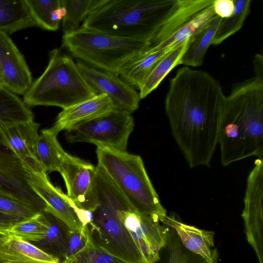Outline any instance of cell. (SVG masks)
<instances>
[{
    "mask_svg": "<svg viewBox=\"0 0 263 263\" xmlns=\"http://www.w3.org/2000/svg\"><path fill=\"white\" fill-rule=\"evenodd\" d=\"M35 26L56 31L65 13L61 0H25Z\"/></svg>",
    "mask_w": 263,
    "mask_h": 263,
    "instance_id": "cell-25",
    "label": "cell"
},
{
    "mask_svg": "<svg viewBox=\"0 0 263 263\" xmlns=\"http://www.w3.org/2000/svg\"><path fill=\"white\" fill-rule=\"evenodd\" d=\"M29 175L23 162L0 140V191L42 213L47 205L29 184Z\"/></svg>",
    "mask_w": 263,
    "mask_h": 263,
    "instance_id": "cell-11",
    "label": "cell"
},
{
    "mask_svg": "<svg viewBox=\"0 0 263 263\" xmlns=\"http://www.w3.org/2000/svg\"><path fill=\"white\" fill-rule=\"evenodd\" d=\"M134 125L130 114L115 109L69 128L65 130V135L72 143L87 142L98 147L126 152Z\"/></svg>",
    "mask_w": 263,
    "mask_h": 263,
    "instance_id": "cell-8",
    "label": "cell"
},
{
    "mask_svg": "<svg viewBox=\"0 0 263 263\" xmlns=\"http://www.w3.org/2000/svg\"><path fill=\"white\" fill-rule=\"evenodd\" d=\"M96 154L98 165L103 169L135 211L157 216L159 219L167 215L140 156L98 147Z\"/></svg>",
    "mask_w": 263,
    "mask_h": 263,
    "instance_id": "cell-6",
    "label": "cell"
},
{
    "mask_svg": "<svg viewBox=\"0 0 263 263\" xmlns=\"http://www.w3.org/2000/svg\"><path fill=\"white\" fill-rule=\"evenodd\" d=\"M77 64L88 83L98 94L107 95L115 109L131 114L138 108L140 101L139 93L124 82L118 72L99 69L81 61Z\"/></svg>",
    "mask_w": 263,
    "mask_h": 263,
    "instance_id": "cell-12",
    "label": "cell"
},
{
    "mask_svg": "<svg viewBox=\"0 0 263 263\" xmlns=\"http://www.w3.org/2000/svg\"><path fill=\"white\" fill-rule=\"evenodd\" d=\"M151 43L123 38L80 27L63 34L62 46L74 57L96 68L115 72Z\"/></svg>",
    "mask_w": 263,
    "mask_h": 263,
    "instance_id": "cell-7",
    "label": "cell"
},
{
    "mask_svg": "<svg viewBox=\"0 0 263 263\" xmlns=\"http://www.w3.org/2000/svg\"><path fill=\"white\" fill-rule=\"evenodd\" d=\"M178 0H95L81 27L149 42Z\"/></svg>",
    "mask_w": 263,
    "mask_h": 263,
    "instance_id": "cell-3",
    "label": "cell"
},
{
    "mask_svg": "<svg viewBox=\"0 0 263 263\" xmlns=\"http://www.w3.org/2000/svg\"><path fill=\"white\" fill-rule=\"evenodd\" d=\"M48 224L44 237L32 243L45 252L58 259H65L67 251L68 227L48 210L43 212Z\"/></svg>",
    "mask_w": 263,
    "mask_h": 263,
    "instance_id": "cell-23",
    "label": "cell"
},
{
    "mask_svg": "<svg viewBox=\"0 0 263 263\" xmlns=\"http://www.w3.org/2000/svg\"><path fill=\"white\" fill-rule=\"evenodd\" d=\"M48 229V222L43 212L30 219L14 225L9 234L33 243L42 240Z\"/></svg>",
    "mask_w": 263,
    "mask_h": 263,
    "instance_id": "cell-33",
    "label": "cell"
},
{
    "mask_svg": "<svg viewBox=\"0 0 263 263\" xmlns=\"http://www.w3.org/2000/svg\"><path fill=\"white\" fill-rule=\"evenodd\" d=\"M8 234L0 233V246L6 239V237H7ZM0 263H2L1 257H0Z\"/></svg>",
    "mask_w": 263,
    "mask_h": 263,
    "instance_id": "cell-39",
    "label": "cell"
},
{
    "mask_svg": "<svg viewBox=\"0 0 263 263\" xmlns=\"http://www.w3.org/2000/svg\"><path fill=\"white\" fill-rule=\"evenodd\" d=\"M255 76L263 77L262 76V57L261 55H256L254 61Z\"/></svg>",
    "mask_w": 263,
    "mask_h": 263,
    "instance_id": "cell-38",
    "label": "cell"
},
{
    "mask_svg": "<svg viewBox=\"0 0 263 263\" xmlns=\"http://www.w3.org/2000/svg\"><path fill=\"white\" fill-rule=\"evenodd\" d=\"M0 86H2V84H1V80H0Z\"/></svg>",
    "mask_w": 263,
    "mask_h": 263,
    "instance_id": "cell-40",
    "label": "cell"
},
{
    "mask_svg": "<svg viewBox=\"0 0 263 263\" xmlns=\"http://www.w3.org/2000/svg\"><path fill=\"white\" fill-rule=\"evenodd\" d=\"M119 216L144 263H153L166 241L168 227L155 215L140 214L133 209L122 210Z\"/></svg>",
    "mask_w": 263,
    "mask_h": 263,
    "instance_id": "cell-9",
    "label": "cell"
},
{
    "mask_svg": "<svg viewBox=\"0 0 263 263\" xmlns=\"http://www.w3.org/2000/svg\"><path fill=\"white\" fill-rule=\"evenodd\" d=\"M57 136L50 128L42 129L39 135L36 154L46 173L59 172L63 157L66 153L59 142Z\"/></svg>",
    "mask_w": 263,
    "mask_h": 263,
    "instance_id": "cell-26",
    "label": "cell"
},
{
    "mask_svg": "<svg viewBox=\"0 0 263 263\" xmlns=\"http://www.w3.org/2000/svg\"><path fill=\"white\" fill-rule=\"evenodd\" d=\"M0 212L27 220L42 213L0 191Z\"/></svg>",
    "mask_w": 263,
    "mask_h": 263,
    "instance_id": "cell-34",
    "label": "cell"
},
{
    "mask_svg": "<svg viewBox=\"0 0 263 263\" xmlns=\"http://www.w3.org/2000/svg\"><path fill=\"white\" fill-rule=\"evenodd\" d=\"M224 98L218 81L204 70L184 66L170 80L165 113L190 168L210 165L218 143Z\"/></svg>",
    "mask_w": 263,
    "mask_h": 263,
    "instance_id": "cell-1",
    "label": "cell"
},
{
    "mask_svg": "<svg viewBox=\"0 0 263 263\" xmlns=\"http://www.w3.org/2000/svg\"><path fill=\"white\" fill-rule=\"evenodd\" d=\"M24 220H25L0 212V233L9 234L14 225Z\"/></svg>",
    "mask_w": 263,
    "mask_h": 263,
    "instance_id": "cell-37",
    "label": "cell"
},
{
    "mask_svg": "<svg viewBox=\"0 0 263 263\" xmlns=\"http://www.w3.org/2000/svg\"><path fill=\"white\" fill-rule=\"evenodd\" d=\"M171 50H154L148 47L140 52L120 69V78L139 89L154 67Z\"/></svg>",
    "mask_w": 263,
    "mask_h": 263,
    "instance_id": "cell-21",
    "label": "cell"
},
{
    "mask_svg": "<svg viewBox=\"0 0 263 263\" xmlns=\"http://www.w3.org/2000/svg\"><path fill=\"white\" fill-rule=\"evenodd\" d=\"M43 73L33 81L23 101L28 107L53 106L65 109L97 95L72 58L55 48Z\"/></svg>",
    "mask_w": 263,
    "mask_h": 263,
    "instance_id": "cell-5",
    "label": "cell"
},
{
    "mask_svg": "<svg viewBox=\"0 0 263 263\" xmlns=\"http://www.w3.org/2000/svg\"><path fill=\"white\" fill-rule=\"evenodd\" d=\"M115 109L110 98L98 93L68 108L63 109L57 116L50 129L57 135L63 130L94 119Z\"/></svg>",
    "mask_w": 263,
    "mask_h": 263,
    "instance_id": "cell-18",
    "label": "cell"
},
{
    "mask_svg": "<svg viewBox=\"0 0 263 263\" xmlns=\"http://www.w3.org/2000/svg\"><path fill=\"white\" fill-rule=\"evenodd\" d=\"M36 26L25 0H0V31L8 34Z\"/></svg>",
    "mask_w": 263,
    "mask_h": 263,
    "instance_id": "cell-22",
    "label": "cell"
},
{
    "mask_svg": "<svg viewBox=\"0 0 263 263\" xmlns=\"http://www.w3.org/2000/svg\"><path fill=\"white\" fill-rule=\"evenodd\" d=\"M160 221L175 230L186 249L200 256L208 263L218 260V251L214 246V232L184 223L174 215H166Z\"/></svg>",
    "mask_w": 263,
    "mask_h": 263,
    "instance_id": "cell-17",
    "label": "cell"
},
{
    "mask_svg": "<svg viewBox=\"0 0 263 263\" xmlns=\"http://www.w3.org/2000/svg\"><path fill=\"white\" fill-rule=\"evenodd\" d=\"M218 260L213 263H218ZM153 263H208L200 256L186 249L175 230L168 227L166 241L159 252V259Z\"/></svg>",
    "mask_w": 263,
    "mask_h": 263,
    "instance_id": "cell-28",
    "label": "cell"
},
{
    "mask_svg": "<svg viewBox=\"0 0 263 263\" xmlns=\"http://www.w3.org/2000/svg\"><path fill=\"white\" fill-rule=\"evenodd\" d=\"M94 191L96 206L87 226L92 239L124 263H144L119 216L120 211L133 208L98 165Z\"/></svg>",
    "mask_w": 263,
    "mask_h": 263,
    "instance_id": "cell-4",
    "label": "cell"
},
{
    "mask_svg": "<svg viewBox=\"0 0 263 263\" xmlns=\"http://www.w3.org/2000/svg\"><path fill=\"white\" fill-rule=\"evenodd\" d=\"M2 263H61L32 243L8 234L0 246Z\"/></svg>",
    "mask_w": 263,
    "mask_h": 263,
    "instance_id": "cell-19",
    "label": "cell"
},
{
    "mask_svg": "<svg viewBox=\"0 0 263 263\" xmlns=\"http://www.w3.org/2000/svg\"><path fill=\"white\" fill-rule=\"evenodd\" d=\"M0 80L2 86L24 95L31 85V73L23 54L5 32L0 31Z\"/></svg>",
    "mask_w": 263,
    "mask_h": 263,
    "instance_id": "cell-16",
    "label": "cell"
},
{
    "mask_svg": "<svg viewBox=\"0 0 263 263\" xmlns=\"http://www.w3.org/2000/svg\"><path fill=\"white\" fill-rule=\"evenodd\" d=\"M28 182L34 192L46 203L49 211L62 221L69 229L81 231L83 226L79 219V210L73 201L49 180L46 173L29 171Z\"/></svg>",
    "mask_w": 263,
    "mask_h": 263,
    "instance_id": "cell-15",
    "label": "cell"
},
{
    "mask_svg": "<svg viewBox=\"0 0 263 263\" xmlns=\"http://www.w3.org/2000/svg\"><path fill=\"white\" fill-rule=\"evenodd\" d=\"M221 20V18L217 16L190 41L182 56L181 64L187 67H198L202 64L204 55L212 44Z\"/></svg>",
    "mask_w": 263,
    "mask_h": 263,
    "instance_id": "cell-27",
    "label": "cell"
},
{
    "mask_svg": "<svg viewBox=\"0 0 263 263\" xmlns=\"http://www.w3.org/2000/svg\"><path fill=\"white\" fill-rule=\"evenodd\" d=\"M34 120L31 109L18 96L0 86V124H12Z\"/></svg>",
    "mask_w": 263,
    "mask_h": 263,
    "instance_id": "cell-29",
    "label": "cell"
},
{
    "mask_svg": "<svg viewBox=\"0 0 263 263\" xmlns=\"http://www.w3.org/2000/svg\"><path fill=\"white\" fill-rule=\"evenodd\" d=\"M40 124L34 120L12 124H0V140L8 146L29 171L46 173L37 156Z\"/></svg>",
    "mask_w": 263,
    "mask_h": 263,
    "instance_id": "cell-14",
    "label": "cell"
},
{
    "mask_svg": "<svg viewBox=\"0 0 263 263\" xmlns=\"http://www.w3.org/2000/svg\"><path fill=\"white\" fill-rule=\"evenodd\" d=\"M247 179L243 220L247 240L255 252L258 263H263V161L257 158Z\"/></svg>",
    "mask_w": 263,
    "mask_h": 263,
    "instance_id": "cell-10",
    "label": "cell"
},
{
    "mask_svg": "<svg viewBox=\"0 0 263 263\" xmlns=\"http://www.w3.org/2000/svg\"><path fill=\"white\" fill-rule=\"evenodd\" d=\"M59 173L65 182L68 197L78 208L93 212L96 206L94 191L96 166L66 152Z\"/></svg>",
    "mask_w": 263,
    "mask_h": 263,
    "instance_id": "cell-13",
    "label": "cell"
},
{
    "mask_svg": "<svg viewBox=\"0 0 263 263\" xmlns=\"http://www.w3.org/2000/svg\"><path fill=\"white\" fill-rule=\"evenodd\" d=\"M67 238V251L64 259L73 256L85 246L87 238L85 227L81 231H73L68 229Z\"/></svg>",
    "mask_w": 263,
    "mask_h": 263,
    "instance_id": "cell-35",
    "label": "cell"
},
{
    "mask_svg": "<svg viewBox=\"0 0 263 263\" xmlns=\"http://www.w3.org/2000/svg\"><path fill=\"white\" fill-rule=\"evenodd\" d=\"M251 0H234V11L231 16L221 18L212 42V45L220 44L237 32L250 11Z\"/></svg>",
    "mask_w": 263,
    "mask_h": 263,
    "instance_id": "cell-30",
    "label": "cell"
},
{
    "mask_svg": "<svg viewBox=\"0 0 263 263\" xmlns=\"http://www.w3.org/2000/svg\"><path fill=\"white\" fill-rule=\"evenodd\" d=\"M214 0H178L176 7L150 41L155 46L168 40L194 15Z\"/></svg>",
    "mask_w": 263,
    "mask_h": 263,
    "instance_id": "cell-20",
    "label": "cell"
},
{
    "mask_svg": "<svg viewBox=\"0 0 263 263\" xmlns=\"http://www.w3.org/2000/svg\"><path fill=\"white\" fill-rule=\"evenodd\" d=\"M218 143L223 166L252 156L262 158L263 77L237 83L225 96Z\"/></svg>",
    "mask_w": 263,
    "mask_h": 263,
    "instance_id": "cell-2",
    "label": "cell"
},
{
    "mask_svg": "<svg viewBox=\"0 0 263 263\" xmlns=\"http://www.w3.org/2000/svg\"><path fill=\"white\" fill-rule=\"evenodd\" d=\"M65 13L62 30L68 33L79 29L91 10L95 0H61Z\"/></svg>",
    "mask_w": 263,
    "mask_h": 263,
    "instance_id": "cell-31",
    "label": "cell"
},
{
    "mask_svg": "<svg viewBox=\"0 0 263 263\" xmlns=\"http://www.w3.org/2000/svg\"><path fill=\"white\" fill-rule=\"evenodd\" d=\"M213 8L217 16L228 18L234 11V0H214Z\"/></svg>",
    "mask_w": 263,
    "mask_h": 263,
    "instance_id": "cell-36",
    "label": "cell"
},
{
    "mask_svg": "<svg viewBox=\"0 0 263 263\" xmlns=\"http://www.w3.org/2000/svg\"><path fill=\"white\" fill-rule=\"evenodd\" d=\"M191 40L172 49L157 64L138 89L140 99L147 97L175 67L181 64L182 56Z\"/></svg>",
    "mask_w": 263,
    "mask_h": 263,
    "instance_id": "cell-24",
    "label": "cell"
},
{
    "mask_svg": "<svg viewBox=\"0 0 263 263\" xmlns=\"http://www.w3.org/2000/svg\"><path fill=\"white\" fill-rule=\"evenodd\" d=\"M84 227L87 236L85 246L61 263H124L96 243L91 236L88 226Z\"/></svg>",
    "mask_w": 263,
    "mask_h": 263,
    "instance_id": "cell-32",
    "label": "cell"
}]
</instances>
